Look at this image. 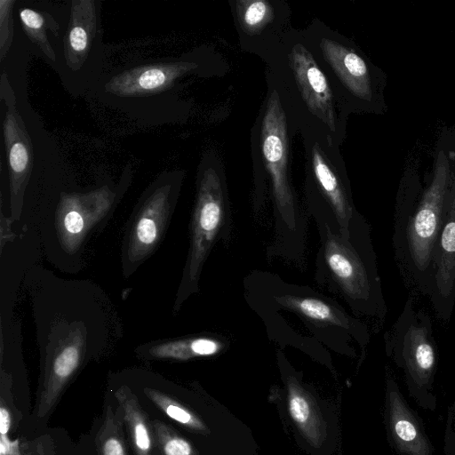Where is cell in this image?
<instances>
[{"label":"cell","mask_w":455,"mask_h":455,"mask_svg":"<svg viewBox=\"0 0 455 455\" xmlns=\"http://www.w3.org/2000/svg\"><path fill=\"white\" fill-rule=\"evenodd\" d=\"M13 0L0 1V57L3 60L7 54L13 37L12 6Z\"/></svg>","instance_id":"25"},{"label":"cell","mask_w":455,"mask_h":455,"mask_svg":"<svg viewBox=\"0 0 455 455\" xmlns=\"http://www.w3.org/2000/svg\"><path fill=\"white\" fill-rule=\"evenodd\" d=\"M0 455H20L18 441H12L8 435H1Z\"/></svg>","instance_id":"28"},{"label":"cell","mask_w":455,"mask_h":455,"mask_svg":"<svg viewBox=\"0 0 455 455\" xmlns=\"http://www.w3.org/2000/svg\"><path fill=\"white\" fill-rule=\"evenodd\" d=\"M272 51L267 80L278 91L291 135L301 124L315 122L341 145L352 111L319 66L303 36L284 35Z\"/></svg>","instance_id":"2"},{"label":"cell","mask_w":455,"mask_h":455,"mask_svg":"<svg viewBox=\"0 0 455 455\" xmlns=\"http://www.w3.org/2000/svg\"><path fill=\"white\" fill-rule=\"evenodd\" d=\"M220 167L216 156H205L200 166L190 248L174 309H179L189 292L197 288L203 265L224 221V182Z\"/></svg>","instance_id":"6"},{"label":"cell","mask_w":455,"mask_h":455,"mask_svg":"<svg viewBox=\"0 0 455 455\" xmlns=\"http://www.w3.org/2000/svg\"><path fill=\"white\" fill-rule=\"evenodd\" d=\"M14 100L12 90L5 75L3 74L1 101L6 108L3 118V133L8 158L12 212L13 219H18L31 170L32 148L29 136L16 109Z\"/></svg>","instance_id":"12"},{"label":"cell","mask_w":455,"mask_h":455,"mask_svg":"<svg viewBox=\"0 0 455 455\" xmlns=\"http://www.w3.org/2000/svg\"><path fill=\"white\" fill-rule=\"evenodd\" d=\"M432 271L429 299L435 315L447 322L455 306V172L434 251Z\"/></svg>","instance_id":"13"},{"label":"cell","mask_w":455,"mask_h":455,"mask_svg":"<svg viewBox=\"0 0 455 455\" xmlns=\"http://www.w3.org/2000/svg\"><path fill=\"white\" fill-rule=\"evenodd\" d=\"M443 455H455V399L447 410L443 433Z\"/></svg>","instance_id":"26"},{"label":"cell","mask_w":455,"mask_h":455,"mask_svg":"<svg viewBox=\"0 0 455 455\" xmlns=\"http://www.w3.org/2000/svg\"><path fill=\"white\" fill-rule=\"evenodd\" d=\"M315 59L352 113L383 115L387 76L354 44L311 28L302 36Z\"/></svg>","instance_id":"3"},{"label":"cell","mask_w":455,"mask_h":455,"mask_svg":"<svg viewBox=\"0 0 455 455\" xmlns=\"http://www.w3.org/2000/svg\"><path fill=\"white\" fill-rule=\"evenodd\" d=\"M152 426L159 455H194L190 443L169 425L153 419Z\"/></svg>","instance_id":"24"},{"label":"cell","mask_w":455,"mask_h":455,"mask_svg":"<svg viewBox=\"0 0 455 455\" xmlns=\"http://www.w3.org/2000/svg\"><path fill=\"white\" fill-rule=\"evenodd\" d=\"M384 421L390 445L398 455H434V447L422 419L404 398L390 372H387Z\"/></svg>","instance_id":"11"},{"label":"cell","mask_w":455,"mask_h":455,"mask_svg":"<svg viewBox=\"0 0 455 455\" xmlns=\"http://www.w3.org/2000/svg\"><path fill=\"white\" fill-rule=\"evenodd\" d=\"M107 187L87 193L62 194L55 213L57 238L68 252H76L114 204Z\"/></svg>","instance_id":"9"},{"label":"cell","mask_w":455,"mask_h":455,"mask_svg":"<svg viewBox=\"0 0 455 455\" xmlns=\"http://www.w3.org/2000/svg\"><path fill=\"white\" fill-rule=\"evenodd\" d=\"M196 68V63L185 61L140 66L115 76L106 87L119 96L148 95L165 90Z\"/></svg>","instance_id":"14"},{"label":"cell","mask_w":455,"mask_h":455,"mask_svg":"<svg viewBox=\"0 0 455 455\" xmlns=\"http://www.w3.org/2000/svg\"><path fill=\"white\" fill-rule=\"evenodd\" d=\"M386 350L403 371L409 395L422 409L435 411L436 344L427 313L408 299L386 338Z\"/></svg>","instance_id":"4"},{"label":"cell","mask_w":455,"mask_h":455,"mask_svg":"<svg viewBox=\"0 0 455 455\" xmlns=\"http://www.w3.org/2000/svg\"><path fill=\"white\" fill-rule=\"evenodd\" d=\"M144 394L163 413L177 423L195 432L206 430L204 423L192 411L167 394L151 387H145Z\"/></svg>","instance_id":"23"},{"label":"cell","mask_w":455,"mask_h":455,"mask_svg":"<svg viewBox=\"0 0 455 455\" xmlns=\"http://www.w3.org/2000/svg\"><path fill=\"white\" fill-rule=\"evenodd\" d=\"M222 348V343L208 337H196L164 340L143 346L139 353L145 358L162 360H188L211 356Z\"/></svg>","instance_id":"18"},{"label":"cell","mask_w":455,"mask_h":455,"mask_svg":"<svg viewBox=\"0 0 455 455\" xmlns=\"http://www.w3.org/2000/svg\"><path fill=\"white\" fill-rule=\"evenodd\" d=\"M453 163V150L439 142L425 186L417 171L409 168L396 195L392 236L395 258L406 283L428 298L433 255L455 172Z\"/></svg>","instance_id":"1"},{"label":"cell","mask_w":455,"mask_h":455,"mask_svg":"<svg viewBox=\"0 0 455 455\" xmlns=\"http://www.w3.org/2000/svg\"><path fill=\"white\" fill-rule=\"evenodd\" d=\"M277 301L304 316L320 323L348 328V321L340 312L326 302L315 298L283 296L276 298Z\"/></svg>","instance_id":"21"},{"label":"cell","mask_w":455,"mask_h":455,"mask_svg":"<svg viewBox=\"0 0 455 455\" xmlns=\"http://www.w3.org/2000/svg\"><path fill=\"white\" fill-rule=\"evenodd\" d=\"M178 191V178H159L143 194L129 220L122 248V267L130 276L164 237Z\"/></svg>","instance_id":"7"},{"label":"cell","mask_w":455,"mask_h":455,"mask_svg":"<svg viewBox=\"0 0 455 455\" xmlns=\"http://www.w3.org/2000/svg\"><path fill=\"white\" fill-rule=\"evenodd\" d=\"M453 152H454V160H455V148L453 149Z\"/></svg>","instance_id":"29"},{"label":"cell","mask_w":455,"mask_h":455,"mask_svg":"<svg viewBox=\"0 0 455 455\" xmlns=\"http://www.w3.org/2000/svg\"><path fill=\"white\" fill-rule=\"evenodd\" d=\"M324 257L336 280L350 299L368 307L370 312L385 314L378 275L371 273L370 267L353 247L329 234Z\"/></svg>","instance_id":"10"},{"label":"cell","mask_w":455,"mask_h":455,"mask_svg":"<svg viewBox=\"0 0 455 455\" xmlns=\"http://www.w3.org/2000/svg\"><path fill=\"white\" fill-rule=\"evenodd\" d=\"M288 410L299 431L313 446H319L325 435V425L314 399L296 379L290 377Z\"/></svg>","instance_id":"17"},{"label":"cell","mask_w":455,"mask_h":455,"mask_svg":"<svg viewBox=\"0 0 455 455\" xmlns=\"http://www.w3.org/2000/svg\"><path fill=\"white\" fill-rule=\"evenodd\" d=\"M82 323L75 322L69 325L67 334L54 341L46 351L34 411L36 419H44L52 412L83 363L86 330Z\"/></svg>","instance_id":"8"},{"label":"cell","mask_w":455,"mask_h":455,"mask_svg":"<svg viewBox=\"0 0 455 455\" xmlns=\"http://www.w3.org/2000/svg\"><path fill=\"white\" fill-rule=\"evenodd\" d=\"M7 403L1 396L0 404V434L1 435H8L10 428L12 427V413L10 408L7 406Z\"/></svg>","instance_id":"27"},{"label":"cell","mask_w":455,"mask_h":455,"mask_svg":"<svg viewBox=\"0 0 455 455\" xmlns=\"http://www.w3.org/2000/svg\"><path fill=\"white\" fill-rule=\"evenodd\" d=\"M115 396L134 454L159 455L152 420L141 407L137 395L127 386H122L116 391Z\"/></svg>","instance_id":"16"},{"label":"cell","mask_w":455,"mask_h":455,"mask_svg":"<svg viewBox=\"0 0 455 455\" xmlns=\"http://www.w3.org/2000/svg\"><path fill=\"white\" fill-rule=\"evenodd\" d=\"M97 22L94 1L72 2L70 20L64 41L66 62L72 70H78L84 63L96 36Z\"/></svg>","instance_id":"15"},{"label":"cell","mask_w":455,"mask_h":455,"mask_svg":"<svg viewBox=\"0 0 455 455\" xmlns=\"http://www.w3.org/2000/svg\"><path fill=\"white\" fill-rule=\"evenodd\" d=\"M19 16L24 30L38 45L50 60L55 62V53L48 40L46 30L52 31L54 36H59V25L53 18L46 13L29 8L19 11Z\"/></svg>","instance_id":"22"},{"label":"cell","mask_w":455,"mask_h":455,"mask_svg":"<svg viewBox=\"0 0 455 455\" xmlns=\"http://www.w3.org/2000/svg\"><path fill=\"white\" fill-rule=\"evenodd\" d=\"M121 410L106 406L103 420L95 437L97 455H129Z\"/></svg>","instance_id":"20"},{"label":"cell","mask_w":455,"mask_h":455,"mask_svg":"<svg viewBox=\"0 0 455 455\" xmlns=\"http://www.w3.org/2000/svg\"><path fill=\"white\" fill-rule=\"evenodd\" d=\"M234 12L241 36L259 37L267 29H273L277 20L276 9L266 0H238L234 2Z\"/></svg>","instance_id":"19"},{"label":"cell","mask_w":455,"mask_h":455,"mask_svg":"<svg viewBox=\"0 0 455 455\" xmlns=\"http://www.w3.org/2000/svg\"><path fill=\"white\" fill-rule=\"evenodd\" d=\"M291 132L276 87L267 80V95L252 130L254 173L267 178L276 207L286 223L294 226L295 206L290 180Z\"/></svg>","instance_id":"5"}]
</instances>
